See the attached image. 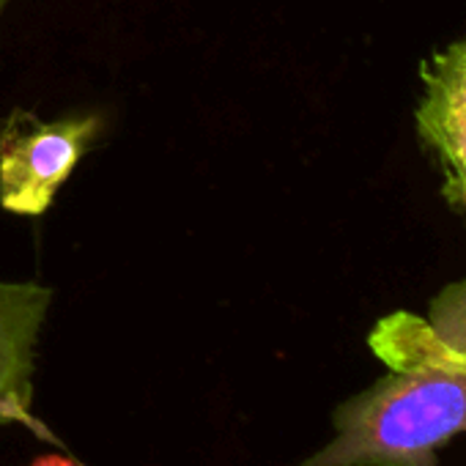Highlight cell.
<instances>
[{"label": "cell", "instance_id": "obj_1", "mask_svg": "<svg viewBox=\"0 0 466 466\" xmlns=\"http://www.w3.org/2000/svg\"><path fill=\"white\" fill-rule=\"evenodd\" d=\"M368 346L390 373L343 400L332 441L297 466H439L466 433V351L409 310L379 319Z\"/></svg>", "mask_w": 466, "mask_h": 466}, {"label": "cell", "instance_id": "obj_2", "mask_svg": "<svg viewBox=\"0 0 466 466\" xmlns=\"http://www.w3.org/2000/svg\"><path fill=\"white\" fill-rule=\"evenodd\" d=\"M99 116L39 121L15 110L0 127V206L12 214H45L94 143Z\"/></svg>", "mask_w": 466, "mask_h": 466}, {"label": "cell", "instance_id": "obj_3", "mask_svg": "<svg viewBox=\"0 0 466 466\" xmlns=\"http://www.w3.org/2000/svg\"><path fill=\"white\" fill-rule=\"evenodd\" d=\"M422 94L414 124L441 173L447 203L466 217V42H452L420 64Z\"/></svg>", "mask_w": 466, "mask_h": 466}, {"label": "cell", "instance_id": "obj_4", "mask_svg": "<svg viewBox=\"0 0 466 466\" xmlns=\"http://www.w3.org/2000/svg\"><path fill=\"white\" fill-rule=\"evenodd\" d=\"M53 291L34 280H0V425L34 422V370Z\"/></svg>", "mask_w": 466, "mask_h": 466}, {"label": "cell", "instance_id": "obj_5", "mask_svg": "<svg viewBox=\"0 0 466 466\" xmlns=\"http://www.w3.org/2000/svg\"><path fill=\"white\" fill-rule=\"evenodd\" d=\"M31 466H80L77 461H72V458H66V455H42V458H36Z\"/></svg>", "mask_w": 466, "mask_h": 466}]
</instances>
